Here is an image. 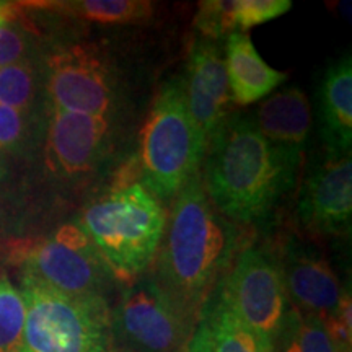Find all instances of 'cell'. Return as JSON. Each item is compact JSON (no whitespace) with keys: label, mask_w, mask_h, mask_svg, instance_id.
<instances>
[{"label":"cell","mask_w":352,"mask_h":352,"mask_svg":"<svg viewBox=\"0 0 352 352\" xmlns=\"http://www.w3.org/2000/svg\"><path fill=\"white\" fill-rule=\"evenodd\" d=\"M253 122L272 145L302 158L311 114L307 96L300 88H284L264 100Z\"/></svg>","instance_id":"9a60e30c"},{"label":"cell","mask_w":352,"mask_h":352,"mask_svg":"<svg viewBox=\"0 0 352 352\" xmlns=\"http://www.w3.org/2000/svg\"><path fill=\"white\" fill-rule=\"evenodd\" d=\"M164 235L153 277L197 320L202 305L228 272L239 233L215 209L199 175H195L176 195Z\"/></svg>","instance_id":"6da1fadb"},{"label":"cell","mask_w":352,"mask_h":352,"mask_svg":"<svg viewBox=\"0 0 352 352\" xmlns=\"http://www.w3.org/2000/svg\"><path fill=\"white\" fill-rule=\"evenodd\" d=\"M15 10L16 8L12 6V3H7V2H0V26H3L8 21L13 20V16H15Z\"/></svg>","instance_id":"484cf974"},{"label":"cell","mask_w":352,"mask_h":352,"mask_svg":"<svg viewBox=\"0 0 352 352\" xmlns=\"http://www.w3.org/2000/svg\"><path fill=\"white\" fill-rule=\"evenodd\" d=\"M184 352H270L252 329L223 305L215 290L197 315Z\"/></svg>","instance_id":"e0dca14e"},{"label":"cell","mask_w":352,"mask_h":352,"mask_svg":"<svg viewBox=\"0 0 352 352\" xmlns=\"http://www.w3.org/2000/svg\"><path fill=\"white\" fill-rule=\"evenodd\" d=\"M235 0H208L199 3V10L195 19V26L199 30L202 38L220 39L236 33L233 20Z\"/></svg>","instance_id":"7402d4cb"},{"label":"cell","mask_w":352,"mask_h":352,"mask_svg":"<svg viewBox=\"0 0 352 352\" xmlns=\"http://www.w3.org/2000/svg\"><path fill=\"white\" fill-rule=\"evenodd\" d=\"M23 271L69 297L108 300L113 289L114 276L78 222L60 227L32 250Z\"/></svg>","instance_id":"9c48e42d"},{"label":"cell","mask_w":352,"mask_h":352,"mask_svg":"<svg viewBox=\"0 0 352 352\" xmlns=\"http://www.w3.org/2000/svg\"><path fill=\"white\" fill-rule=\"evenodd\" d=\"M43 91L50 108L111 116L121 98L111 63L94 46L60 44L39 59Z\"/></svg>","instance_id":"52a82bcc"},{"label":"cell","mask_w":352,"mask_h":352,"mask_svg":"<svg viewBox=\"0 0 352 352\" xmlns=\"http://www.w3.org/2000/svg\"><path fill=\"white\" fill-rule=\"evenodd\" d=\"M165 222L160 201L134 182L88 206L78 226L94 241L114 279L132 283L155 258Z\"/></svg>","instance_id":"3957f363"},{"label":"cell","mask_w":352,"mask_h":352,"mask_svg":"<svg viewBox=\"0 0 352 352\" xmlns=\"http://www.w3.org/2000/svg\"><path fill=\"white\" fill-rule=\"evenodd\" d=\"M298 215L308 230L346 235L352 219L351 153L327 152L308 173L298 197Z\"/></svg>","instance_id":"8fae6325"},{"label":"cell","mask_w":352,"mask_h":352,"mask_svg":"<svg viewBox=\"0 0 352 352\" xmlns=\"http://www.w3.org/2000/svg\"><path fill=\"white\" fill-rule=\"evenodd\" d=\"M215 294L272 352V342L290 307L283 271L274 259L254 246L245 248Z\"/></svg>","instance_id":"ba28073f"},{"label":"cell","mask_w":352,"mask_h":352,"mask_svg":"<svg viewBox=\"0 0 352 352\" xmlns=\"http://www.w3.org/2000/svg\"><path fill=\"white\" fill-rule=\"evenodd\" d=\"M3 176V162H2V153H0V178Z\"/></svg>","instance_id":"4316f807"},{"label":"cell","mask_w":352,"mask_h":352,"mask_svg":"<svg viewBox=\"0 0 352 352\" xmlns=\"http://www.w3.org/2000/svg\"><path fill=\"white\" fill-rule=\"evenodd\" d=\"M0 153H2V152H0Z\"/></svg>","instance_id":"83f0119b"},{"label":"cell","mask_w":352,"mask_h":352,"mask_svg":"<svg viewBox=\"0 0 352 352\" xmlns=\"http://www.w3.org/2000/svg\"><path fill=\"white\" fill-rule=\"evenodd\" d=\"M26 307L20 289L0 274V352H19L23 342Z\"/></svg>","instance_id":"44dd1931"},{"label":"cell","mask_w":352,"mask_h":352,"mask_svg":"<svg viewBox=\"0 0 352 352\" xmlns=\"http://www.w3.org/2000/svg\"><path fill=\"white\" fill-rule=\"evenodd\" d=\"M44 8L70 19L101 25L140 23L152 16L153 6L140 0H74L44 3Z\"/></svg>","instance_id":"ac0fdd59"},{"label":"cell","mask_w":352,"mask_h":352,"mask_svg":"<svg viewBox=\"0 0 352 352\" xmlns=\"http://www.w3.org/2000/svg\"><path fill=\"white\" fill-rule=\"evenodd\" d=\"M223 52L232 101L241 107L267 96L287 78L264 63L250 34L233 33L227 36Z\"/></svg>","instance_id":"2e32d148"},{"label":"cell","mask_w":352,"mask_h":352,"mask_svg":"<svg viewBox=\"0 0 352 352\" xmlns=\"http://www.w3.org/2000/svg\"><path fill=\"white\" fill-rule=\"evenodd\" d=\"M196 318L153 276H140L111 308V352H184Z\"/></svg>","instance_id":"8992f818"},{"label":"cell","mask_w":352,"mask_h":352,"mask_svg":"<svg viewBox=\"0 0 352 352\" xmlns=\"http://www.w3.org/2000/svg\"><path fill=\"white\" fill-rule=\"evenodd\" d=\"M208 145L189 114L182 77L164 83L145 122L140 184L158 201H170L197 175Z\"/></svg>","instance_id":"277c9868"},{"label":"cell","mask_w":352,"mask_h":352,"mask_svg":"<svg viewBox=\"0 0 352 352\" xmlns=\"http://www.w3.org/2000/svg\"><path fill=\"white\" fill-rule=\"evenodd\" d=\"M280 271L287 296L303 314L327 321L344 300V290L329 264L302 246H289Z\"/></svg>","instance_id":"4fadbf2b"},{"label":"cell","mask_w":352,"mask_h":352,"mask_svg":"<svg viewBox=\"0 0 352 352\" xmlns=\"http://www.w3.org/2000/svg\"><path fill=\"white\" fill-rule=\"evenodd\" d=\"M12 21L0 26V69L34 60L32 57L34 50L32 36L25 28L13 25Z\"/></svg>","instance_id":"d4e9b609"},{"label":"cell","mask_w":352,"mask_h":352,"mask_svg":"<svg viewBox=\"0 0 352 352\" xmlns=\"http://www.w3.org/2000/svg\"><path fill=\"white\" fill-rule=\"evenodd\" d=\"M272 352H341L323 320L289 307Z\"/></svg>","instance_id":"d6986e66"},{"label":"cell","mask_w":352,"mask_h":352,"mask_svg":"<svg viewBox=\"0 0 352 352\" xmlns=\"http://www.w3.org/2000/svg\"><path fill=\"white\" fill-rule=\"evenodd\" d=\"M43 90L39 63H20L0 69V104L32 113L39 91Z\"/></svg>","instance_id":"ffe728a7"},{"label":"cell","mask_w":352,"mask_h":352,"mask_svg":"<svg viewBox=\"0 0 352 352\" xmlns=\"http://www.w3.org/2000/svg\"><path fill=\"white\" fill-rule=\"evenodd\" d=\"M26 307L19 352H111V305L107 298L69 297L21 272Z\"/></svg>","instance_id":"5b68a950"},{"label":"cell","mask_w":352,"mask_h":352,"mask_svg":"<svg viewBox=\"0 0 352 352\" xmlns=\"http://www.w3.org/2000/svg\"><path fill=\"white\" fill-rule=\"evenodd\" d=\"M28 114L0 104V152L21 153L30 147L32 120Z\"/></svg>","instance_id":"cb8c5ba5"},{"label":"cell","mask_w":352,"mask_h":352,"mask_svg":"<svg viewBox=\"0 0 352 352\" xmlns=\"http://www.w3.org/2000/svg\"><path fill=\"white\" fill-rule=\"evenodd\" d=\"M289 0H235L233 20L236 33H246L253 26L271 21L290 10Z\"/></svg>","instance_id":"603a6c76"},{"label":"cell","mask_w":352,"mask_h":352,"mask_svg":"<svg viewBox=\"0 0 352 352\" xmlns=\"http://www.w3.org/2000/svg\"><path fill=\"white\" fill-rule=\"evenodd\" d=\"M204 189L226 219L252 223L266 219L294 188L300 157L276 147L252 118L223 121L206 151Z\"/></svg>","instance_id":"7a4b0ae2"},{"label":"cell","mask_w":352,"mask_h":352,"mask_svg":"<svg viewBox=\"0 0 352 352\" xmlns=\"http://www.w3.org/2000/svg\"><path fill=\"white\" fill-rule=\"evenodd\" d=\"M111 116L50 108L46 162L54 173L78 176L94 170L113 142Z\"/></svg>","instance_id":"30bf717a"},{"label":"cell","mask_w":352,"mask_h":352,"mask_svg":"<svg viewBox=\"0 0 352 352\" xmlns=\"http://www.w3.org/2000/svg\"><path fill=\"white\" fill-rule=\"evenodd\" d=\"M184 95L189 114L206 145L228 118L232 103L226 52L217 41L201 38L191 46Z\"/></svg>","instance_id":"7c38bea8"},{"label":"cell","mask_w":352,"mask_h":352,"mask_svg":"<svg viewBox=\"0 0 352 352\" xmlns=\"http://www.w3.org/2000/svg\"><path fill=\"white\" fill-rule=\"evenodd\" d=\"M318 131L327 152L351 153L352 60L351 54L329 65L318 90Z\"/></svg>","instance_id":"5bb4252c"}]
</instances>
